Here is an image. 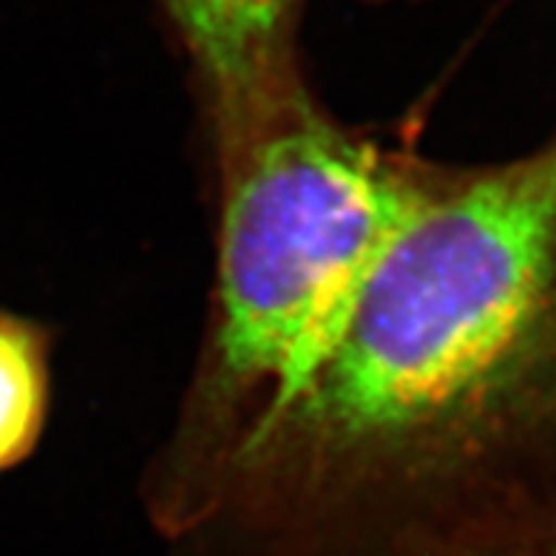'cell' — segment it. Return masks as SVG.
<instances>
[{
  "label": "cell",
  "mask_w": 556,
  "mask_h": 556,
  "mask_svg": "<svg viewBox=\"0 0 556 556\" xmlns=\"http://www.w3.org/2000/svg\"><path fill=\"white\" fill-rule=\"evenodd\" d=\"M202 125L216 256L191 378L142 480L162 542L197 520L327 346L406 219L429 156L412 139L338 119L309 80Z\"/></svg>",
  "instance_id": "2"
},
{
  "label": "cell",
  "mask_w": 556,
  "mask_h": 556,
  "mask_svg": "<svg viewBox=\"0 0 556 556\" xmlns=\"http://www.w3.org/2000/svg\"><path fill=\"white\" fill-rule=\"evenodd\" d=\"M52 401V336L0 309V475L17 469L43 438Z\"/></svg>",
  "instance_id": "4"
},
{
  "label": "cell",
  "mask_w": 556,
  "mask_h": 556,
  "mask_svg": "<svg viewBox=\"0 0 556 556\" xmlns=\"http://www.w3.org/2000/svg\"><path fill=\"white\" fill-rule=\"evenodd\" d=\"M372 3H389V0H372Z\"/></svg>",
  "instance_id": "5"
},
{
  "label": "cell",
  "mask_w": 556,
  "mask_h": 556,
  "mask_svg": "<svg viewBox=\"0 0 556 556\" xmlns=\"http://www.w3.org/2000/svg\"><path fill=\"white\" fill-rule=\"evenodd\" d=\"M170 556H556V128L426 156L338 330Z\"/></svg>",
  "instance_id": "1"
},
{
  "label": "cell",
  "mask_w": 556,
  "mask_h": 556,
  "mask_svg": "<svg viewBox=\"0 0 556 556\" xmlns=\"http://www.w3.org/2000/svg\"><path fill=\"white\" fill-rule=\"evenodd\" d=\"M191 68L202 123L307 80L299 29L307 0H154Z\"/></svg>",
  "instance_id": "3"
}]
</instances>
